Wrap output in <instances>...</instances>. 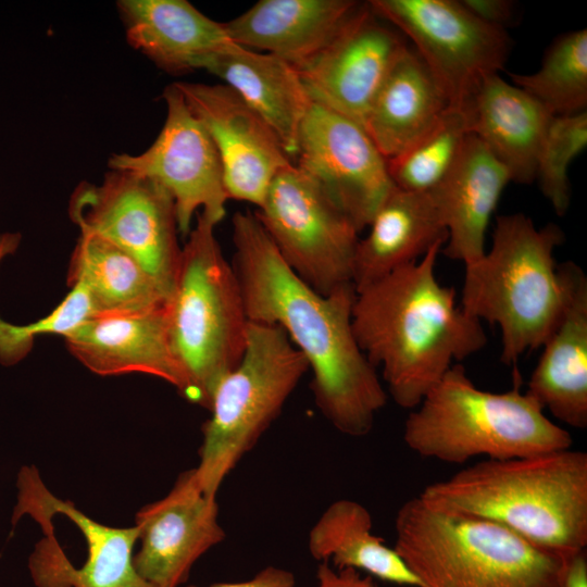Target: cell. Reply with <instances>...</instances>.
<instances>
[{
    "label": "cell",
    "instance_id": "cell-17",
    "mask_svg": "<svg viewBox=\"0 0 587 587\" xmlns=\"http://www.w3.org/2000/svg\"><path fill=\"white\" fill-rule=\"evenodd\" d=\"M16 504L13 526L24 515L41 524L57 514L64 515L84 536L87 557L75 569L66 558L52 561L40 578V587H151L142 580L133 564L138 528L113 527L91 519L73 502L54 496L41 479L35 465H23L16 478Z\"/></svg>",
    "mask_w": 587,
    "mask_h": 587
},
{
    "label": "cell",
    "instance_id": "cell-6",
    "mask_svg": "<svg viewBox=\"0 0 587 587\" xmlns=\"http://www.w3.org/2000/svg\"><path fill=\"white\" fill-rule=\"evenodd\" d=\"M395 549L423 587H561L563 558L495 522L420 496L395 520Z\"/></svg>",
    "mask_w": 587,
    "mask_h": 587
},
{
    "label": "cell",
    "instance_id": "cell-1",
    "mask_svg": "<svg viewBox=\"0 0 587 587\" xmlns=\"http://www.w3.org/2000/svg\"><path fill=\"white\" fill-rule=\"evenodd\" d=\"M232 239L248 320L284 330L312 371L317 409L338 432L367 435L388 395L353 334L354 286L316 292L286 264L254 213L234 214Z\"/></svg>",
    "mask_w": 587,
    "mask_h": 587
},
{
    "label": "cell",
    "instance_id": "cell-2",
    "mask_svg": "<svg viewBox=\"0 0 587 587\" xmlns=\"http://www.w3.org/2000/svg\"><path fill=\"white\" fill-rule=\"evenodd\" d=\"M444 243L360 290L352 329L371 364L382 367L387 395L413 410L455 361L487 344L482 322L457 304L453 287L435 274Z\"/></svg>",
    "mask_w": 587,
    "mask_h": 587
},
{
    "label": "cell",
    "instance_id": "cell-16",
    "mask_svg": "<svg viewBox=\"0 0 587 587\" xmlns=\"http://www.w3.org/2000/svg\"><path fill=\"white\" fill-rule=\"evenodd\" d=\"M135 526L139 549L133 564L151 587H180L193 564L226 537L216 497L203 492L195 469L180 473L163 498L143 505Z\"/></svg>",
    "mask_w": 587,
    "mask_h": 587
},
{
    "label": "cell",
    "instance_id": "cell-34",
    "mask_svg": "<svg viewBox=\"0 0 587 587\" xmlns=\"http://www.w3.org/2000/svg\"><path fill=\"white\" fill-rule=\"evenodd\" d=\"M315 587H379L373 577L351 569L337 570L328 563H320Z\"/></svg>",
    "mask_w": 587,
    "mask_h": 587
},
{
    "label": "cell",
    "instance_id": "cell-26",
    "mask_svg": "<svg viewBox=\"0 0 587 587\" xmlns=\"http://www.w3.org/2000/svg\"><path fill=\"white\" fill-rule=\"evenodd\" d=\"M449 107L439 84L408 45L375 96L363 127L389 160L425 134Z\"/></svg>",
    "mask_w": 587,
    "mask_h": 587
},
{
    "label": "cell",
    "instance_id": "cell-20",
    "mask_svg": "<svg viewBox=\"0 0 587 587\" xmlns=\"http://www.w3.org/2000/svg\"><path fill=\"white\" fill-rule=\"evenodd\" d=\"M116 10L127 43L171 75L201 70L209 57L240 47L224 23L186 0H118Z\"/></svg>",
    "mask_w": 587,
    "mask_h": 587
},
{
    "label": "cell",
    "instance_id": "cell-13",
    "mask_svg": "<svg viewBox=\"0 0 587 587\" xmlns=\"http://www.w3.org/2000/svg\"><path fill=\"white\" fill-rule=\"evenodd\" d=\"M295 164L316 182L359 233L395 188L387 160L362 125L312 102L298 135Z\"/></svg>",
    "mask_w": 587,
    "mask_h": 587
},
{
    "label": "cell",
    "instance_id": "cell-32",
    "mask_svg": "<svg viewBox=\"0 0 587 587\" xmlns=\"http://www.w3.org/2000/svg\"><path fill=\"white\" fill-rule=\"evenodd\" d=\"M587 146V111L553 116L539 150L535 179L560 216L571 203L569 167Z\"/></svg>",
    "mask_w": 587,
    "mask_h": 587
},
{
    "label": "cell",
    "instance_id": "cell-29",
    "mask_svg": "<svg viewBox=\"0 0 587 587\" xmlns=\"http://www.w3.org/2000/svg\"><path fill=\"white\" fill-rule=\"evenodd\" d=\"M513 85L539 101L553 116L587 109V30L560 35L546 50L532 74H509Z\"/></svg>",
    "mask_w": 587,
    "mask_h": 587
},
{
    "label": "cell",
    "instance_id": "cell-36",
    "mask_svg": "<svg viewBox=\"0 0 587 587\" xmlns=\"http://www.w3.org/2000/svg\"><path fill=\"white\" fill-rule=\"evenodd\" d=\"M561 587H587L586 549L563 558Z\"/></svg>",
    "mask_w": 587,
    "mask_h": 587
},
{
    "label": "cell",
    "instance_id": "cell-8",
    "mask_svg": "<svg viewBox=\"0 0 587 587\" xmlns=\"http://www.w3.org/2000/svg\"><path fill=\"white\" fill-rule=\"evenodd\" d=\"M308 371L304 357L280 327L249 321L243 357L215 386L211 416L202 426L199 463L193 469L204 494L216 497Z\"/></svg>",
    "mask_w": 587,
    "mask_h": 587
},
{
    "label": "cell",
    "instance_id": "cell-15",
    "mask_svg": "<svg viewBox=\"0 0 587 587\" xmlns=\"http://www.w3.org/2000/svg\"><path fill=\"white\" fill-rule=\"evenodd\" d=\"M174 84L217 149L228 198L260 208L274 177L292 164L275 133L225 84Z\"/></svg>",
    "mask_w": 587,
    "mask_h": 587
},
{
    "label": "cell",
    "instance_id": "cell-9",
    "mask_svg": "<svg viewBox=\"0 0 587 587\" xmlns=\"http://www.w3.org/2000/svg\"><path fill=\"white\" fill-rule=\"evenodd\" d=\"M254 215L286 264L316 292L326 296L352 284L360 233L294 163L274 177Z\"/></svg>",
    "mask_w": 587,
    "mask_h": 587
},
{
    "label": "cell",
    "instance_id": "cell-3",
    "mask_svg": "<svg viewBox=\"0 0 587 587\" xmlns=\"http://www.w3.org/2000/svg\"><path fill=\"white\" fill-rule=\"evenodd\" d=\"M437 509L500 524L562 558L587 547V453L484 460L419 495Z\"/></svg>",
    "mask_w": 587,
    "mask_h": 587
},
{
    "label": "cell",
    "instance_id": "cell-31",
    "mask_svg": "<svg viewBox=\"0 0 587 587\" xmlns=\"http://www.w3.org/2000/svg\"><path fill=\"white\" fill-rule=\"evenodd\" d=\"M22 240L20 233H0V264L13 254ZM95 314L90 297L82 285L71 291L47 316L28 324L17 325L0 317V364L12 366L24 360L39 335L65 336Z\"/></svg>",
    "mask_w": 587,
    "mask_h": 587
},
{
    "label": "cell",
    "instance_id": "cell-14",
    "mask_svg": "<svg viewBox=\"0 0 587 587\" xmlns=\"http://www.w3.org/2000/svg\"><path fill=\"white\" fill-rule=\"evenodd\" d=\"M408 45L369 2L360 3L334 38L297 70L312 102L363 126L375 96Z\"/></svg>",
    "mask_w": 587,
    "mask_h": 587
},
{
    "label": "cell",
    "instance_id": "cell-4",
    "mask_svg": "<svg viewBox=\"0 0 587 587\" xmlns=\"http://www.w3.org/2000/svg\"><path fill=\"white\" fill-rule=\"evenodd\" d=\"M514 366L504 392L474 385L462 364H453L411 410L403 440L416 454L451 464L476 457L508 460L570 449L573 439L526 391Z\"/></svg>",
    "mask_w": 587,
    "mask_h": 587
},
{
    "label": "cell",
    "instance_id": "cell-30",
    "mask_svg": "<svg viewBox=\"0 0 587 587\" xmlns=\"http://www.w3.org/2000/svg\"><path fill=\"white\" fill-rule=\"evenodd\" d=\"M470 134L464 111L449 107L409 148L387 160L395 187L429 192L447 176Z\"/></svg>",
    "mask_w": 587,
    "mask_h": 587
},
{
    "label": "cell",
    "instance_id": "cell-28",
    "mask_svg": "<svg viewBox=\"0 0 587 587\" xmlns=\"http://www.w3.org/2000/svg\"><path fill=\"white\" fill-rule=\"evenodd\" d=\"M67 283L82 285L95 314L143 310L166 299L153 278L128 253L88 232H80L73 250Z\"/></svg>",
    "mask_w": 587,
    "mask_h": 587
},
{
    "label": "cell",
    "instance_id": "cell-12",
    "mask_svg": "<svg viewBox=\"0 0 587 587\" xmlns=\"http://www.w3.org/2000/svg\"><path fill=\"white\" fill-rule=\"evenodd\" d=\"M162 98L166 116L154 141L140 153H112L108 168L128 171L162 186L174 200L178 232L186 236L198 212L217 225L229 198L217 149L203 124L174 83L164 88Z\"/></svg>",
    "mask_w": 587,
    "mask_h": 587
},
{
    "label": "cell",
    "instance_id": "cell-24",
    "mask_svg": "<svg viewBox=\"0 0 587 587\" xmlns=\"http://www.w3.org/2000/svg\"><path fill=\"white\" fill-rule=\"evenodd\" d=\"M359 239L352 267L355 292L391 272L420 260L448 234L430 192L395 187L379 205Z\"/></svg>",
    "mask_w": 587,
    "mask_h": 587
},
{
    "label": "cell",
    "instance_id": "cell-22",
    "mask_svg": "<svg viewBox=\"0 0 587 587\" xmlns=\"http://www.w3.org/2000/svg\"><path fill=\"white\" fill-rule=\"evenodd\" d=\"M510 182L507 168L469 134L447 176L429 191L448 234L442 254L466 264L485 253L488 225Z\"/></svg>",
    "mask_w": 587,
    "mask_h": 587
},
{
    "label": "cell",
    "instance_id": "cell-11",
    "mask_svg": "<svg viewBox=\"0 0 587 587\" xmlns=\"http://www.w3.org/2000/svg\"><path fill=\"white\" fill-rule=\"evenodd\" d=\"M369 3L411 41L450 107L461 108L485 77L504 67L511 49L507 30L483 22L460 0Z\"/></svg>",
    "mask_w": 587,
    "mask_h": 587
},
{
    "label": "cell",
    "instance_id": "cell-25",
    "mask_svg": "<svg viewBox=\"0 0 587 587\" xmlns=\"http://www.w3.org/2000/svg\"><path fill=\"white\" fill-rule=\"evenodd\" d=\"M201 70L234 89L272 128L286 154L296 157L299 130L312 100L295 65L237 47L209 57Z\"/></svg>",
    "mask_w": 587,
    "mask_h": 587
},
{
    "label": "cell",
    "instance_id": "cell-33",
    "mask_svg": "<svg viewBox=\"0 0 587 587\" xmlns=\"http://www.w3.org/2000/svg\"><path fill=\"white\" fill-rule=\"evenodd\" d=\"M461 3L483 22L504 29L512 25L515 4L509 0H460Z\"/></svg>",
    "mask_w": 587,
    "mask_h": 587
},
{
    "label": "cell",
    "instance_id": "cell-27",
    "mask_svg": "<svg viewBox=\"0 0 587 587\" xmlns=\"http://www.w3.org/2000/svg\"><path fill=\"white\" fill-rule=\"evenodd\" d=\"M308 550L320 563L351 569L404 587H423L395 548L373 533L370 511L360 502H332L311 527Z\"/></svg>",
    "mask_w": 587,
    "mask_h": 587
},
{
    "label": "cell",
    "instance_id": "cell-21",
    "mask_svg": "<svg viewBox=\"0 0 587 587\" xmlns=\"http://www.w3.org/2000/svg\"><path fill=\"white\" fill-rule=\"evenodd\" d=\"M470 134L507 168L511 182L535 180L539 150L553 115L499 74L485 77L460 108Z\"/></svg>",
    "mask_w": 587,
    "mask_h": 587
},
{
    "label": "cell",
    "instance_id": "cell-10",
    "mask_svg": "<svg viewBox=\"0 0 587 587\" xmlns=\"http://www.w3.org/2000/svg\"><path fill=\"white\" fill-rule=\"evenodd\" d=\"M68 215L80 232L96 234L133 257L167 299L182 248L175 203L162 186L108 168L100 184L82 182L74 188Z\"/></svg>",
    "mask_w": 587,
    "mask_h": 587
},
{
    "label": "cell",
    "instance_id": "cell-7",
    "mask_svg": "<svg viewBox=\"0 0 587 587\" xmlns=\"http://www.w3.org/2000/svg\"><path fill=\"white\" fill-rule=\"evenodd\" d=\"M216 224L199 213L165 301L171 342L189 383L188 401L209 410L220 379L241 361L249 320Z\"/></svg>",
    "mask_w": 587,
    "mask_h": 587
},
{
    "label": "cell",
    "instance_id": "cell-18",
    "mask_svg": "<svg viewBox=\"0 0 587 587\" xmlns=\"http://www.w3.org/2000/svg\"><path fill=\"white\" fill-rule=\"evenodd\" d=\"M64 339L72 355L97 375L154 376L188 399L189 383L171 342L165 303L93 314Z\"/></svg>",
    "mask_w": 587,
    "mask_h": 587
},
{
    "label": "cell",
    "instance_id": "cell-35",
    "mask_svg": "<svg viewBox=\"0 0 587 587\" xmlns=\"http://www.w3.org/2000/svg\"><path fill=\"white\" fill-rule=\"evenodd\" d=\"M207 587H297V580L291 571L268 565L259 571L250 579L234 583H215Z\"/></svg>",
    "mask_w": 587,
    "mask_h": 587
},
{
    "label": "cell",
    "instance_id": "cell-19",
    "mask_svg": "<svg viewBox=\"0 0 587 587\" xmlns=\"http://www.w3.org/2000/svg\"><path fill=\"white\" fill-rule=\"evenodd\" d=\"M563 301L525 390L574 428L587 427V276L572 261L558 264Z\"/></svg>",
    "mask_w": 587,
    "mask_h": 587
},
{
    "label": "cell",
    "instance_id": "cell-23",
    "mask_svg": "<svg viewBox=\"0 0 587 587\" xmlns=\"http://www.w3.org/2000/svg\"><path fill=\"white\" fill-rule=\"evenodd\" d=\"M360 2L353 0H260L225 22L230 39L300 66L338 33Z\"/></svg>",
    "mask_w": 587,
    "mask_h": 587
},
{
    "label": "cell",
    "instance_id": "cell-5",
    "mask_svg": "<svg viewBox=\"0 0 587 587\" xmlns=\"http://www.w3.org/2000/svg\"><path fill=\"white\" fill-rule=\"evenodd\" d=\"M564 239L554 223L537 228L524 213L498 215L490 249L464 264L460 307L499 326L505 365L540 348L558 320L563 292L553 252Z\"/></svg>",
    "mask_w": 587,
    "mask_h": 587
}]
</instances>
